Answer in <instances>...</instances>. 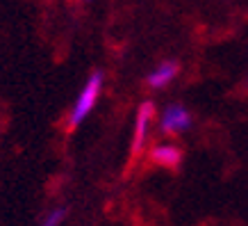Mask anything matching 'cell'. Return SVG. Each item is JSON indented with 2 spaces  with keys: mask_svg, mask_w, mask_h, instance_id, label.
I'll use <instances>...</instances> for the list:
<instances>
[{
  "mask_svg": "<svg viewBox=\"0 0 248 226\" xmlns=\"http://www.w3.org/2000/svg\"><path fill=\"white\" fill-rule=\"evenodd\" d=\"M100 87H103V73H100V71H93V73H91V78L87 80V85H84V89H82V94H80V98H78L73 112H71L68 130H73L78 123H80V121H84V117L91 112V107L96 105V98H98V94H100Z\"/></svg>",
  "mask_w": 248,
  "mask_h": 226,
  "instance_id": "6da1fadb",
  "label": "cell"
},
{
  "mask_svg": "<svg viewBox=\"0 0 248 226\" xmlns=\"http://www.w3.org/2000/svg\"><path fill=\"white\" fill-rule=\"evenodd\" d=\"M191 126V114L182 105H169L162 114V133L166 135H175V133H185Z\"/></svg>",
  "mask_w": 248,
  "mask_h": 226,
  "instance_id": "7a4b0ae2",
  "label": "cell"
},
{
  "mask_svg": "<svg viewBox=\"0 0 248 226\" xmlns=\"http://www.w3.org/2000/svg\"><path fill=\"white\" fill-rule=\"evenodd\" d=\"M153 114H155V105H153L151 101L141 103V107H139V114H137L135 137H132V160H137V156L141 153L143 142H146V133H148V126H151Z\"/></svg>",
  "mask_w": 248,
  "mask_h": 226,
  "instance_id": "3957f363",
  "label": "cell"
},
{
  "mask_svg": "<svg viewBox=\"0 0 248 226\" xmlns=\"http://www.w3.org/2000/svg\"><path fill=\"white\" fill-rule=\"evenodd\" d=\"M151 160L159 167H166V169H178L182 162V151L173 144H159L151 151Z\"/></svg>",
  "mask_w": 248,
  "mask_h": 226,
  "instance_id": "277c9868",
  "label": "cell"
},
{
  "mask_svg": "<svg viewBox=\"0 0 248 226\" xmlns=\"http://www.w3.org/2000/svg\"><path fill=\"white\" fill-rule=\"evenodd\" d=\"M178 71H180L178 62H164V64H159V67L148 75V87H153V89H162V87H166V85L178 75Z\"/></svg>",
  "mask_w": 248,
  "mask_h": 226,
  "instance_id": "5b68a950",
  "label": "cell"
},
{
  "mask_svg": "<svg viewBox=\"0 0 248 226\" xmlns=\"http://www.w3.org/2000/svg\"><path fill=\"white\" fill-rule=\"evenodd\" d=\"M66 212H68L66 208H55V210L41 222V226H60L62 222H64V217H66Z\"/></svg>",
  "mask_w": 248,
  "mask_h": 226,
  "instance_id": "8992f818",
  "label": "cell"
}]
</instances>
